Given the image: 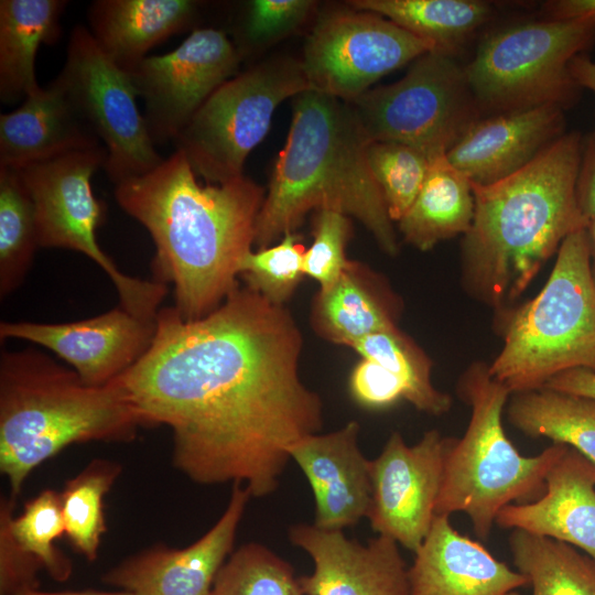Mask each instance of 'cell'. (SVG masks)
Returning <instances> with one entry per match:
<instances>
[{"mask_svg":"<svg viewBox=\"0 0 595 595\" xmlns=\"http://www.w3.org/2000/svg\"><path fill=\"white\" fill-rule=\"evenodd\" d=\"M155 321L150 348L118 377L143 425L171 430L173 464L193 482L273 493L291 447L323 424L290 312L238 286L204 317L172 306Z\"/></svg>","mask_w":595,"mask_h":595,"instance_id":"6da1fadb","label":"cell"},{"mask_svg":"<svg viewBox=\"0 0 595 595\" xmlns=\"http://www.w3.org/2000/svg\"><path fill=\"white\" fill-rule=\"evenodd\" d=\"M115 197L152 237L153 280L173 285L184 320L208 315L239 286V263L266 197L257 183L242 175L201 185L175 150L149 173L117 184Z\"/></svg>","mask_w":595,"mask_h":595,"instance_id":"7a4b0ae2","label":"cell"},{"mask_svg":"<svg viewBox=\"0 0 595 595\" xmlns=\"http://www.w3.org/2000/svg\"><path fill=\"white\" fill-rule=\"evenodd\" d=\"M583 138L564 133L528 165L489 185H473L474 218L462 241L472 295L504 310L572 232L586 228L576 199Z\"/></svg>","mask_w":595,"mask_h":595,"instance_id":"3957f363","label":"cell"},{"mask_svg":"<svg viewBox=\"0 0 595 595\" xmlns=\"http://www.w3.org/2000/svg\"><path fill=\"white\" fill-rule=\"evenodd\" d=\"M370 143L350 104L314 89L294 97L253 245L269 247L317 208L359 219L383 252L397 255V235L368 161Z\"/></svg>","mask_w":595,"mask_h":595,"instance_id":"277c9868","label":"cell"},{"mask_svg":"<svg viewBox=\"0 0 595 595\" xmlns=\"http://www.w3.org/2000/svg\"><path fill=\"white\" fill-rule=\"evenodd\" d=\"M140 428L144 425L118 377L90 386L41 351L1 353L0 470L11 497L39 465L67 446L130 442Z\"/></svg>","mask_w":595,"mask_h":595,"instance_id":"5b68a950","label":"cell"},{"mask_svg":"<svg viewBox=\"0 0 595 595\" xmlns=\"http://www.w3.org/2000/svg\"><path fill=\"white\" fill-rule=\"evenodd\" d=\"M457 391L470 408V419L446 455L435 515L463 512L474 533L487 540L504 507L543 495L547 474L566 444L553 442L538 455H521L502 425L511 392L490 375L485 363H474L465 370Z\"/></svg>","mask_w":595,"mask_h":595,"instance_id":"8992f818","label":"cell"},{"mask_svg":"<svg viewBox=\"0 0 595 595\" xmlns=\"http://www.w3.org/2000/svg\"><path fill=\"white\" fill-rule=\"evenodd\" d=\"M576 368L595 371V282L586 228L563 240L542 290L508 316L489 372L516 393Z\"/></svg>","mask_w":595,"mask_h":595,"instance_id":"52a82bcc","label":"cell"},{"mask_svg":"<svg viewBox=\"0 0 595 595\" xmlns=\"http://www.w3.org/2000/svg\"><path fill=\"white\" fill-rule=\"evenodd\" d=\"M594 43L595 19L528 20L488 34L464 66L480 112L571 106L582 89L571 62Z\"/></svg>","mask_w":595,"mask_h":595,"instance_id":"ba28073f","label":"cell"},{"mask_svg":"<svg viewBox=\"0 0 595 595\" xmlns=\"http://www.w3.org/2000/svg\"><path fill=\"white\" fill-rule=\"evenodd\" d=\"M310 89L301 61L263 62L217 88L176 137L175 148L207 183L238 178L278 106Z\"/></svg>","mask_w":595,"mask_h":595,"instance_id":"9c48e42d","label":"cell"},{"mask_svg":"<svg viewBox=\"0 0 595 595\" xmlns=\"http://www.w3.org/2000/svg\"><path fill=\"white\" fill-rule=\"evenodd\" d=\"M107 151H72L18 171L34 205L39 246L78 251L100 267L113 283L120 305L130 313L155 320L167 285L123 273L96 239L105 206L93 193V174L104 167Z\"/></svg>","mask_w":595,"mask_h":595,"instance_id":"30bf717a","label":"cell"},{"mask_svg":"<svg viewBox=\"0 0 595 595\" xmlns=\"http://www.w3.org/2000/svg\"><path fill=\"white\" fill-rule=\"evenodd\" d=\"M349 104L371 142L402 143L430 160L446 155L482 118L465 67L440 51L424 53L401 79Z\"/></svg>","mask_w":595,"mask_h":595,"instance_id":"8fae6325","label":"cell"},{"mask_svg":"<svg viewBox=\"0 0 595 595\" xmlns=\"http://www.w3.org/2000/svg\"><path fill=\"white\" fill-rule=\"evenodd\" d=\"M107 151L104 170L117 185L149 173L164 159L154 148L130 73L99 47L88 28L76 25L55 78Z\"/></svg>","mask_w":595,"mask_h":595,"instance_id":"7c38bea8","label":"cell"},{"mask_svg":"<svg viewBox=\"0 0 595 595\" xmlns=\"http://www.w3.org/2000/svg\"><path fill=\"white\" fill-rule=\"evenodd\" d=\"M434 50L379 14L340 10L318 18L301 64L311 89L349 104L388 73Z\"/></svg>","mask_w":595,"mask_h":595,"instance_id":"4fadbf2b","label":"cell"},{"mask_svg":"<svg viewBox=\"0 0 595 595\" xmlns=\"http://www.w3.org/2000/svg\"><path fill=\"white\" fill-rule=\"evenodd\" d=\"M238 50L218 29H195L172 52L145 57L131 72L144 100L154 143L175 140L208 97L239 65Z\"/></svg>","mask_w":595,"mask_h":595,"instance_id":"5bb4252c","label":"cell"},{"mask_svg":"<svg viewBox=\"0 0 595 595\" xmlns=\"http://www.w3.org/2000/svg\"><path fill=\"white\" fill-rule=\"evenodd\" d=\"M455 437L425 432L409 446L393 432L371 461L370 526L378 536L415 552L434 520L446 455Z\"/></svg>","mask_w":595,"mask_h":595,"instance_id":"9a60e30c","label":"cell"},{"mask_svg":"<svg viewBox=\"0 0 595 595\" xmlns=\"http://www.w3.org/2000/svg\"><path fill=\"white\" fill-rule=\"evenodd\" d=\"M155 329V320L139 317L119 305L75 322H1L0 337L37 344L72 366L85 383L99 387L143 357Z\"/></svg>","mask_w":595,"mask_h":595,"instance_id":"2e32d148","label":"cell"},{"mask_svg":"<svg viewBox=\"0 0 595 595\" xmlns=\"http://www.w3.org/2000/svg\"><path fill=\"white\" fill-rule=\"evenodd\" d=\"M251 495L232 484L229 502L217 522L183 549L154 545L127 558L104 583L133 595H210L215 578L232 553L236 533Z\"/></svg>","mask_w":595,"mask_h":595,"instance_id":"e0dca14e","label":"cell"},{"mask_svg":"<svg viewBox=\"0 0 595 595\" xmlns=\"http://www.w3.org/2000/svg\"><path fill=\"white\" fill-rule=\"evenodd\" d=\"M289 538L314 563L313 573L299 578L304 595H409L399 544L388 537L361 544L343 530L299 523L289 529Z\"/></svg>","mask_w":595,"mask_h":595,"instance_id":"ac0fdd59","label":"cell"},{"mask_svg":"<svg viewBox=\"0 0 595 595\" xmlns=\"http://www.w3.org/2000/svg\"><path fill=\"white\" fill-rule=\"evenodd\" d=\"M356 421L326 434H311L290 450L302 469L315 501L314 526L343 530L368 517L372 485L371 461L358 446Z\"/></svg>","mask_w":595,"mask_h":595,"instance_id":"d6986e66","label":"cell"},{"mask_svg":"<svg viewBox=\"0 0 595 595\" xmlns=\"http://www.w3.org/2000/svg\"><path fill=\"white\" fill-rule=\"evenodd\" d=\"M564 109L544 105L475 121L446 153L473 185H489L518 172L564 134Z\"/></svg>","mask_w":595,"mask_h":595,"instance_id":"ffe728a7","label":"cell"},{"mask_svg":"<svg viewBox=\"0 0 595 595\" xmlns=\"http://www.w3.org/2000/svg\"><path fill=\"white\" fill-rule=\"evenodd\" d=\"M496 523L565 542L595 561V464L566 445L547 474L543 495L504 507Z\"/></svg>","mask_w":595,"mask_h":595,"instance_id":"44dd1931","label":"cell"},{"mask_svg":"<svg viewBox=\"0 0 595 595\" xmlns=\"http://www.w3.org/2000/svg\"><path fill=\"white\" fill-rule=\"evenodd\" d=\"M447 516H435L408 570L409 595H509L527 577L461 534Z\"/></svg>","mask_w":595,"mask_h":595,"instance_id":"7402d4cb","label":"cell"},{"mask_svg":"<svg viewBox=\"0 0 595 595\" xmlns=\"http://www.w3.org/2000/svg\"><path fill=\"white\" fill-rule=\"evenodd\" d=\"M98 147L99 139L55 79L0 116V166L19 170Z\"/></svg>","mask_w":595,"mask_h":595,"instance_id":"603a6c76","label":"cell"},{"mask_svg":"<svg viewBox=\"0 0 595 595\" xmlns=\"http://www.w3.org/2000/svg\"><path fill=\"white\" fill-rule=\"evenodd\" d=\"M198 9L192 0H96L89 31L102 52L130 73L149 50L191 26Z\"/></svg>","mask_w":595,"mask_h":595,"instance_id":"cb8c5ba5","label":"cell"},{"mask_svg":"<svg viewBox=\"0 0 595 595\" xmlns=\"http://www.w3.org/2000/svg\"><path fill=\"white\" fill-rule=\"evenodd\" d=\"M67 1H0V97L9 104L37 93L34 71L42 43L53 44L61 35L60 20Z\"/></svg>","mask_w":595,"mask_h":595,"instance_id":"d4e9b609","label":"cell"},{"mask_svg":"<svg viewBox=\"0 0 595 595\" xmlns=\"http://www.w3.org/2000/svg\"><path fill=\"white\" fill-rule=\"evenodd\" d=\"M473 218L472 183L444 155L431 160L418 196L398 224L408 244L426 251L443 240L465 235Z\"/></svg>","mask_w":595,"mask_h":595,"instance_id":"484cf974","label":"cell"},{"mask_svg":"<svg viewBox=\"0 0 595 595\" xmlns=\"http://www.w3.org/2000/svg\"><path fill=\"white\" fill-rule=\"evenodd\" d=\"M356 10L379 14L434 45V51L455 55L458 48L493 15L491 3L480 0H353Z\"/></svg>","mask_w":595,"mask_h":595,"instance_id":"4316f807","label":"cell"},{"mask_svg":"<svg viewBox=\"0 0 595 595\" xmlns=\"http://www.w3.org/2000/svg\"><path fill=\"white\" fill-rule=\"evenodd\" d=\"M508 421L531 437L564 443L595 464V399L549 388L511 393Z\"/></svg>","mask_w":595,"mask_h":595,"instance_id":"83f0119b","label":"cell"},{"mask_svg":"<svg viewBox=\"0 0 595 595\" xmlns=\"http://www.w3.org/2000/svg\"><path fill=\"white\" fill-rule=\"evenodd\" d=\"M509 548L532 595H595V561L575 547L516 529Z\"/></svg>","mask_w":595,"mask_h":595,"instance_id":"f1b7e54d","label":"cell"},{"mask_svg":"<svg viewBox=\"0 0 595 595\" xmlns=\"http://www.w3.org/2000/svg\"><path fill=\"white\" fill-rule=\"evenodd\" d=\"M353 269L354 264L336 283L320 291L313 310L316 331L329 342L350 347L367 335L397 328Z\"/></svg>","mask_w":595,"mask_h":595,"instance_id":"f546056e","label":"cell"},{"mask_svg":"<svg viewBox=\"0 0 595 595\" xmlns=\"http://www.w3.org/2000/svg\"><path fill=\"white\" fill-rule=\"evenodd\" d=\"M39 246L35 210L14 169L0 166V296L15 291Z\"/></svg>","mask_w":595,"mask_h":595,"instance_id":"4dcf8cb0","label":"cell"},{"mask_svg":"<svg viewBox=\"0 0 595 595\" xmlns=\"http://www.w3.org/2000/svg\"><path fill=\"white\" fill-rule=\"evenodd\" d=\"M120 473L118 463L96 458L68 479L61 491L65 534L88 561L96 560L107 531L104 499Z\"/></svg>","mask_w":595,"mask_h":595,"instance_id":"1f68e13d","label":"cell"},{"mask_svg":"<svg viewBox=\"0 0 595 595\" xmlns=\"http://www.w3.org/2000/svg\"><path fill=\"white\" fill-rule=\"evenodd\" d=\"M353 348L399 379L405 391V401L416 410L442 415L450 411L452 397L437 390L431 380V361L398 328L377 332L358 340Z\"/></svg>","mask_w":595,"mask_h":595,"instance_id":"d6a6232c","label":"cell"},{"mask_svg":"<svg viewBox=\"0 0 595 595\" xmlns=\"http://www.w3.org/2000/svg\"><path fill=\"white\" fill-rule=\"evenodd\" d=\"M15 499L2 497L0 512L4 515L15 541L35 556L47 574L56 582H65L72 574V561L55 547L65 533L61 493L42 490L29 500L18 516Z\"/></svg>","mask_w":595,"mask_h":595,"instance_id":"836d02e7","label":"cell"},{"mask_svg":"<svg viewBox=\"0 0 595 595\" xmlns=\"http://www.w3.org/2000/svg\"><path fill=\"white\" fill-rule=\"evenodd\" d=\"M210 595H304L292 566L267 547L250 542L220 567Z\"/></svg>","mask_w":595,"mask_h":595,"instance_id":"e575fe53","label":"cell"},{"mask_svg":"<svg viewBox=\"0 0 595 595\" xmlns=\"http://www.w3.org/2000/svg\"><path fill=\"white\" fill-rule=\"evenodd\" d=\"M368 161L390 219L399 221L418 196L431 160L409 145L375 141L368 148Z\"/></svg>","mask_w":595,"mask_h":595,"instance_id":"d590c367","label":"cell"},{"mask_svg":"<svg viewBox=\"0 0 595 595\" xmlns=\"http://www.w3.org/2000/svg\"><path fill=\"white\" fill-rule=\"evenodd\" d=\"M304 251L300 236L286 232L277 245L247 252L239 263V275L246 286L269 302L283 305L304 275Z\"/></svg>","mask_w":595,"mask_h":595,"instance_id":"8d00e7d4","label":"cell"},{"mask_svg":"<svg viewBox=\"0 0 595 595\" xmlns=\"http://www.w3.org/2000/svg\"><path fill=\"white\" fill-rule=\"evenodd\" d=\"M350 235L348 216L322 209L315 219L314 241L304 251V275L316 280L321 290L328 289L353 264L346 259L345 247Z\"/></svg>","mask_w":595,"mask_h":595,"instance_id":"74e56055","label":"cell"},{"mask_svg":"<svg viewBox=\"0 0 595 595\" xmlns=\"http://www.w3.org/2000/svg\"><path fill=\"white\" fill-rule=\"evenodd\" d=\"M314 4L311 0H253L244 22L245 37L262 44L286 35L307 18Z\"/></svg>","mask_w":595,"mask_h":595,"instance_id":"f35d334b","label":"cell"},{"mask_svg":"<svg viewBox=\"0 0 595 595\" xmlns=\"http://www.w3.org/2000/svg\"><path fill=\"white\" fill-rule=\"evenodd\" d=\"M349 391L354 400L372 410L387 409L405 400L402 383L380 365L363 358L349 377Z\"/></svg>","mask_w":595,"mask_h":595,"instance_id":"ab89813d","label":"cell"},{"mask_svg":"<svg viewBox=\"0 0 595 595\" xmlns=\"http://www.w3.org/2000/svg\"><path fill=\"white\" fill-rule=\"evenodd\" d=\"M43 566L13 538L0 512V595L39 588L37 572Z\"/></svg>","mask_w":595,"mask_h":595,"instance_id":"60d3db41","label":"cell"},{"mask_svg":"<svg viewBox=\"0 0 595 595\" xmlns=\"http://www.w3.org/2000/svg\"><path fill=\"white\" fill-rule=\"evenodd\" d=\"M576 199L588 223L595 219V130L583 140L576 180Z\"/></svg>","mask_w":595,"mask_h":595,"instance_id":"b9f144b4","label":"cell"},{"mask_svg":"<svg viewBox=\"0 0 595 595\" xmlns=\"http://www.w3.org/2000/svg\"><path fill=\"white\" fill-rule=\"evenodd\" d=\"M542 388L595 399V371L570 369L551 378Z\"/></svg>","mask_w":595,"mask_h":595,"instance_id":"7bdbcfd3","label":"cell"},{"mask_svg":"<svg viewBox=\"0 0 595 595\" xmlns=\"http://www.w3.org/2000/svg\"><path fill=\"white\" fill-rule=\"evenodd\" d=\"M544 19L569 21L595 19V0H552L543 4Z\"/></svg>","mask_w":595,"mask_h":595,"instance_id":"ee69618b","label":"cell"},{"mask_svg":"<svg viewBox=\"0 0 595 595\" xmlns=\"http://www.w3.org/2000/svg\"><path fill=\"white\" fill-rule=\"evenodd\" d=\"M571 74L582 89L595 94V62L585 54L576 56L570 65Z\"/></svg>","mask_w":595,"mask_h":595,"instance_id":"f6af8a7d","label":"cell"},{"mask_svg":"<svg viewBox=\"0 0 595 595\" xmlns=\"http://www.w3.org/2000/svg\"><path fill=\"white\" fill-rule=\"evenodd\" d=\"M12 595H133L126 591L100 592V591H71V592H44L39 588L18 592Z\"/></svg>","mask_w":595,"mask_h":595,"instance_id":"bcb514c9","label":"cell"},{"mask_svg":"<svg viewBox=\"0 0 595 595\" xmlns=\"http://www.w3.org/2000/svg\"><path fill=\"white\" fill-rule=\"evenodd\" d=\"M586 230L589 239L592 274L595 282V219L589 220Z\"/></svg>","mask_w":595,"mask_h":595,"instance_id":"7dc6e473","label":"cell"}]
</instances>
